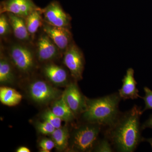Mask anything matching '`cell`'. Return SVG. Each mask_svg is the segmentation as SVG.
Listing matches in <instances>:
<instances>
[{
    "label": "cell",
    "instance_id": "25",
    "mask_svg": "<svg viewBox=\"0 0 152 152\" xmlns=\"http://www.w3.org/2000/svg\"><path fill=\"white\" fill-rule=\"evenodd\" d=\"M39 147L41 151L49 152L55 148V144L52 139L44 138L39 143Z\"/></svg>",
    "mask_w": 152,
    "mask_h": 152
},
{
    "label": "cell",
    "instance_id": "4",
    "mask_svg": "<svg viewBox=\"0 0 152 152\" xmlns=\"http://www.w3.org/2000/svg\"><path fill=\"white\" fill-rule=\"evenodd\" d=\"M28 94L35 102L46 104L58 99L63 93L45 81L36 80L29 85Z\"/></svg>",
    "mask_w": 152,
    "mask_h": 152
},
{
    "label": "cell",
    "instance_id": "12",
    "mask_svg": "<svg viewBox=\"0 0 152 152\" xmlns=\"http://www.w3.org/2000/svg\"><path fill=\"white\" fill-rule=\"evenodd\" d=\"M37 56L42 61L56 58L58 55V48L46 34L41 36L37 41Z\"/></svg>",
    "mask_w": 152,
    "mask_h": 152
},
{
    "label": "cell",
    "instance_id": "13",
    "mask_svg": "<svg viewBox=\"0 0 152 152\" xmlns=\"http://www.w3.org/2000/svg\"><path fill=\"white\" fill-rule=\"evenodd\" d=\"M45 76L55 86H67L68 75L64 69L54 64H49L44 68Z\"/></svg>",
    "mask_w": 152,
    "mask_h": 152
},
{
    "label": "cell",
    "instance_id": "1",
    "mask_svg": "<svg viewBox=\"0 0 152 152\" xmlns=\"http://www.w3.org/2000/svg\"><path fill=\"white\" fill-rule=\"evenodd\" d=\"M143 113L140 107L134 106L129 110L120 114L113 124L109 127L106 137L118 151L134 152L143 141L140 123Z\"/></svg>",
    "mask_w": 152,
    "mask_h": 152
},
{
    "label": "cell",
    "instance_id": "23",
    "mask_svg": "<svg viewBox=\"0 0 152 152\" xmlns=\"http://www.w3.org/2000/svg\"><path fill=\"white\" fill-rule=\"evenodd\" d=\"M145 95L142 97L145 102V107L142 110L143 113L147 110H152V90L147 87L144 88Z\"/></svg>",
    "mask_w": 152,
    "mask_h": 152
},
{
    "label": "cell",
    "instance_id": "10",
    "mask_svg": "<svg viewBox=\"0 0 152 152\" xmlns=\"http://www.w3.org/2000/svg\"><path fill=\"white\" fill-rule=\"evenodd\" d=\"M43 30L59 50H65L72 44V34L67 28L55 26L46 23Z\"/></svg>",
    "mask_w": 152,
    "mask_h": 152
},
{
    "label": "cell",
    "instance_id": "15",
    "mask_svg": "<svg viewBox=\"0 0 152 152\" xmlns=\"http://www.w3.org/2000/svg\"><path fill=\"white\" fill-rule=\"evenodd\" d=\"M51 110L62 121L66 122L72 121L76 117L73 112L66 104L62 96L54 101Z\"/></svg>",
    "mask_w": 152,
    "mask_h": 152
},
{
    "label": "cell",
    "instance_id": "11",
    "mask_svg": "<svg viewBox=\"0 0 152 152\" xmlns=\"http://www.w3.org/2000/svg\"><path fill=\"white\" fill-rule=\"evenodd\" d=\"M137 84L134 77V71L132 68L128 69L122 80V86L118 90L119 95L121 99L134 100L141 98L139 95Z\"/></svg>",
    "mask_w": 152,
    "mask_h": 152
},
{
    "label": "cell",
    "instance_id": "14",
    "mask_svg": "<svg viewBox=\"0 0 152 152\" xmlns=\"http://www.w3.org/2000/svg\"><path fill=\"white\" fill-rule=\"evenodd\" d=\"M11 26L12 28L14 35L20 40H28L29 39L30 34L28 31L26 22L23 18L18 16L11 13H7Z\"/></svg>",
    "mask_w": 152,
    "mask_h": 152
},
{
    "label": "cell",
    "instance_id": "7",
    "mask_svg": "<svg viewBox=\"0 0 152 152\" xmlns=\"http://www.w3.org/2000/svg\"><path fill=\"white\" fill-rule=\"evenodd\" d=\"M62 96L76 116L84 112L86 106L87 98L81 92L76 82L69 83Z\"/></svg>",
    "mask_w": 152,
    "mask_h": 152
},
{
    "label": "cell",
    "instance_id": "18",
    "mask_svg": "<svg viewBox=\"0 0 152 152\" xmlns=\"http://www.w3.org/2000/svg\"><path fill=\"white\" fill-rule=\"evenodd\" d=\"M15 81V76L8 60L1 56L0 60V83L1 84L12 85Z\"/></svg>",
    "mask_w": 152,
    "mask_h": 152
},
{
    "label": "cell",
    "instance_id": "17",
    "mask_svg": "<svg viewBox=\"0 0 152 152\" xmlns=\"http://www.w3.org/2000/svg\"><path fill=\"white\" fill-rule=\"evenodd\" d=\"M22 98V95L12 88L5 86L0 88V101L5 105L16 106L20 102Z\"/></svg>",
    "mask_w": 152,
    "mask_h": 152
},
{
    "label": "cell",
    "instance_id": "5",
    "mask_svg": "<svg viewBox=\"0 0 152 152\" xmlns=\"http://www.w3.org/2000/svg\"><path fill=\"white\" fill-rule=\"evenodd\" d=\"M10 57L16 68L23 73H28L35 65L32 52L28 48L20 45H14L11 48Z\"/></svg>",
    "mask_w": 152,
    "mask_h": 152
},
{
    "label": "cell",
    "instance_id": "26",
    "mask_svg": "<svg viewBox=\"0 0 152 152\" xmlns=\"http://www.w3.org/2000/svg\"><path fill=\"white\" fill-rule=\"evenodd\" d=\"M146 128L152 129V115H151L149 118L142 125V130Z\"/></svg>",
    "mask_w": 152,
    "mask_h": 152
},
{
    "label": "cell",
    "instance_id": "2",
    "mask_svg": "<svg viewBox=\"0 0 152 152\" xmlns=\"http://www.w3.org/2000/svg\"><path fill=\"white\" fill-rule=\"evenodd\" d=\"M121 100L118 93L96 99L87 98L86 106L82 117L87 122L110 126L121 114L119 110Z\"/></svg>",
    "mask_w": 152,
    "mask_h": 152
},
{
    "label": "cell",
    "instance_id": "8",
    "mask_svg": "<svg viewBox=\"0 0 152 152\" xmlns=\"http://www.w3.org/2000/svg\"><path fill=\"white\" fill-rule=\"evenodd\" d=\"M42 13L46 22L49 24L67 28L69 25V17L57 1L51 2L45 8L42 9Z\"/></svg>",
    "mask_w": 152,
    "mask_h": 152
},
{
    "label": "cell",
    "instance_id": "22",
    "mask_svg": "<svg viewBox=\"0 0 152 152\" xmlns=\"http://www.w3.org/2000/svg\"><path fill=\"white\" fill-rule=\"evenodd\" d=\"M37 128L39 132L44 135H50L56 129L51 124L45 121L37 123Z\"/></svg>",
    "mask_w": 152,
    "mask_h": 152
},
{
    "label": "cell",
    "instance_id": "27",
    "mask_svg": "<svg viewBox=\"0 0 152 152\" xmlns=\"http://www.w3.org/2000/svg\"><path fill=\"white\" fill-rule=\"evenodd\" d=\"M31 151L27 147L25 146H21L18 148L16 150L17 152H30Z\"/></svg>",
    "mask_w": 152,
    "mask_h": 152
},
{
    "label": "cell",
    "instance_id": "28",
    "mask_svg": "<svg viewBox=\"0 0 152 152\" xmlns=\"http://www.w3.org/2000/svg\"><path fill=\"white\" fill-rule=\"evenodd\" d=\"M143 141H145L148 142L151 145V147L152 150V138H150L148 139H143Z\"/></svg>",
    "mask_w": 152,
    "mask_h": 152
},
{
    "label": "cell",
    "instance_id": "21",
    "mask_svg": "<svg viewBox=\"0 0 152 152\" xmlns=\"http://www.w3.org/2000/svg\"><path fill=\"white\" fill-rule=\"evenodd\" d=\"M112 145L110 140L105 137L97 142L93 151L97 152H112L113 151Z\"/></svg>",
    "mask_w": 152,
    "mask_h": 152
},
{
    "label": "cell",
    "instance_id": "3",
    "mask_svg": "<svg viewBox=\"0 0 152 152\" xmlns=\"http://www.w3.org/2000/svg\"><path fill=\"white\" fill-rule=\"evenodd\" d=\"M101 125L93 123L79 126L72 134L70 148L72 151H93L101 130Z\"/></svg>",
    "mask_w": 152,
    "mask_h": 152
},
{
    "label": "cell",
    "instance_id": "20",
    "mask_svg": "<svg viewBox=\"0 0 152 152\" xmlns=\"http://www.w3.org/2000/svg\"><path fill=\"white\" fill-rule=\"evenodd\" d=\"M41 118L43 121H46L51 124L56 129L61 127L62 120L56 115L51 110H46L41 115Z\"/></svg>",
    "mask_w": 152,
    "mask_h": 152
},
{
    "label": "cell",
    "instance_id": "6",
    "mask_svg": "<svg viewBox=\"0 0 152 152\" xmlns=\"http://www.w3.org/2000/svg\"><path fill=\"white\" fill-rule=\"evenodd\" d=\"M64 62L76 81L83 79L84 58L81 50L75 44H71L66 49Z\"/></svg>",
    "mask_w": 152,
    "mask_h": 152
},
{
    "label": "cell",
    "instance_id": "9",
    "mask_svg": "<svg viewBox=\"0 0 152 152\" xmlns=\"http://www.w3.org/2000/svg\"><path fill=\"white\" fill-rule=\"evenodd\" d=\"M32 0H5L1 2V14L11 13L26 18L35 10L39 9Z\"/></svg>",
    "mask_w": 152,
    "mask_h": 152
},
{
    "label": "cell",
    "instance_id": "24",
    "mask_svg": "<svg viewBox=\"0 0 152 152\" xmlns=\"http://www.w3.org/2000/svg\"><path fill=\"white\" fill-rule=\"evenodd\" d=\"M10 24L9 19L3 14H1L0 17V35H6L10 31Z\"/></svg>",
    "mask_w": 152,
    "mask_h": 152
},
{
    "label": "cell",
    "instance_id": "16",
    "mask_svg": "<svg viewBox=\"0 0 152 152\" xmlns=\"http://www.w3.org/2000/svg\"><path fill=\"white\" fill-rule=\"evenodd\" d=\"M50 135L54 142L55 148L58 151H63L68 148L70 137L67 127H61L56 129Z\"/></svg>",
    "mask_w": 152,
    "mask_h": 152
},
{
    "label": "cell",
    "instance_id": "19",
    "mask_svg": "<svg viewBox=\"0 0 152 152\" xmlns=\"http://www.w3.org/2000/svg\"><path fill=\"white\" fill-rule=\"evenodd\" d=\"M42 9L40 8L32 12L25 18L26 25L30 34L37 32L39 28L42 25Z\"/></svg>",
    "mask_w": 152,
    "mask_h": 152
}]
</instances>
